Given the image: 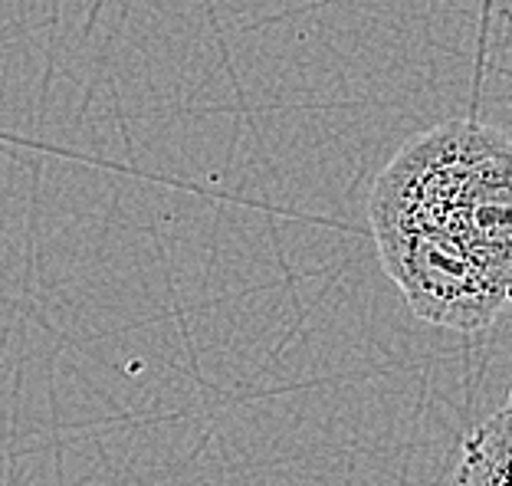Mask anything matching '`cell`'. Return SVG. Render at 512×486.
Instances as JSON below:
<instances>
[{"mask_svg":"<svg viewBox=\"0 0 512 486\" xmlns=\"http://www.w3.org/2000/svg\"><path fill=\"white\" fill-rule=\"evenodd\" d=\"M378 257L414 316L476 332L512 303V280L440 230H371Z\"/></svg>","mask_w":512,"mask_h":486,"instance_id":"obj_1","label":"cell"},{"mask_svg":"<svg viewBox=\"0 0 512 486\" xmlns=\"http://www.w3.org/2000/svg\"><path fill=\"white\" fill-rule=\"evenodd\" d=\"M509 401H512V388H509Z\"/></svg>","mask_w":512,"mask_h":486,"instance_id":"obj_3","label":"cell"},{"mask_svg":"<svg viewBox=\"0 0 512 486\" xmlns=\"http://www.w3.org/2000/svg\"><path fill=\"white\" fill-rule=\"evenodd\" d=\"M450 486H512V401L463 437Z\"/></svg>","mask_w":512,"mask_h":486,"instance_id":"obj_2","label":"cell"}]
</instances>
